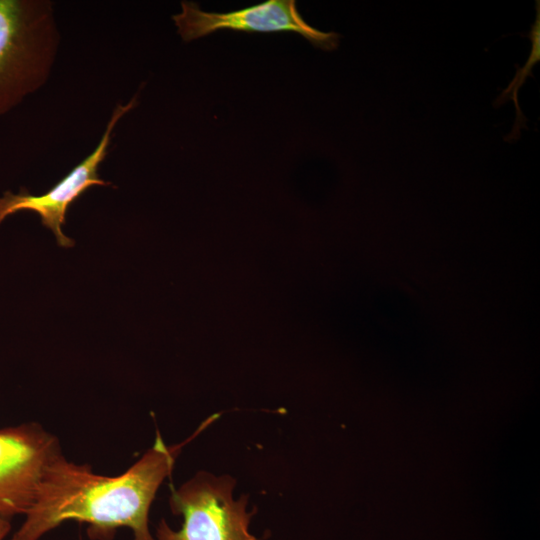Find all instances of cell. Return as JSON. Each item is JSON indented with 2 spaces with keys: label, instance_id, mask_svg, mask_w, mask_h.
<instances>
[{
  "label": "cell",
  "instance_id": "1",
  "mask_svg": "<svg viewBox=\"0 0 540 540\" xmlns=\"http://www.w3.org/2000/svg\"><path fill=\"white\" fill-rule=\"evenodd\" d=\"M219 417L213 414L185 441L166 445L157 430L153 445L125 472L96 474L63 453L46 467L36 498L10 540H39L66 521L88 524L91 540H113L118 528L132 530L133 540H155L149 511L162 482L171 477L182 448Z\"/></svg>",
  "mask_w": 540,
  "mask_h": 540
},
{
  "label": "cell",
  "instance_id": "2",
  "mask_svg": "<svg viewBox=\"0 0 540 540\" xmlns=\"http://www.w3.org/2000/svg\"><path fill=\"white\" fill-rule=\"evenodd\" d=\"M51 0H0V116L45 85L60 46Z\"/></svg>",
  "mask_w": 540,
  "mask_h": 540
},
{
  "label": "cell",
  "instance_id": "3",
  "mask_svg": "<svg viewBox=\"0 0 540 540\" xmlns=\"http://www.w3.org/2000/svg\"><path fill=\"white\" fill-rule=\"evenodd\" d=\"M236 479L200 471L178 489L171 486L169 506L183 517L178 531L164 519L157 526V540H258L248 527L255 510L247 512L248 495L233 499Z\"/></svg>",
  "mask_w": 540,
  "mask_h": 540
},
{
  "label": "cell",
  "instance_id": "4",
  "mask_svg": "<svg viewBox=\"0 0 540 540\" xmlns=\"http://www.w3.org/2000/svg\"><path fill=\"white\" fill-rule=\"evenodd\" d=\"M172 20L185 42L202 38L218 30L244 32H294L324 51L338 48L340 34L323 32L310 26L301 16L295 0H268L241 10L205 12L192 1L181 2V12Z\"/></svg>",
  "mask_w": 540,
  "mask_h": 540
},
{
  "label": "cell",
  "instance_id": "5",
  "mask_svg": "<svg viewBox=\"0 0 540 540\" xmlns=\"http://www.w3.org/2000/svg\"><path fill=\"white\" fill-rule=\"evenodd\" d=\"M62 453L59 439L38 423L0 429V517L25 515L48 464Z\"/></svg>",
  "mask_w": 540,
  "mask_h": 540
},
{
  "label": "cell",
  "instance_id": "6",
  "mask_svg": "<svg viewBox=\"0 0 540 540\" xmlns=\"http://www.w3.org/2000/svg\"><path fill=\"white\" fill-rule=\"evenodd\" d=\"M137 103L138 93L127 103L117 104L93 152L45 194L35 196L25 188L16 194L11 191L4 192L0 197V224L8 216L20 211H33L40 216L42 225L53 232L60 246H73L74 241L62 232L66 212L88 188L94 185H111L110 182L99 177L98 168L108 155L114 128L125 114L136 107Z\"/></svg>",
  "mask_w": 540,
  "mask_h": 540
},
{
  "label": "cell",
  "instance_id": "7",
  "mask_svg": "<svg viewBox=\"0 0 540 540\" xmlns=\"http://www.w3.org/2000/svg\"><path fill=\"white\" fill-rule=\"evenodd\" d=\"M537 1V14L534 24L531 26L528 34L531 40V52L522 68H518L514 78L511 80L506 89H504L495 101V106L498 107L508 100H513L516 108V121L512 132L506 136V141H515L520 137V129L527 128V118L524 117L518 100V91L525 83L528 76H532V68L540 61V5Z\"/></svg>",
  "mask_w": 540,
  "mask_h": 540
},
{
  "label": "cell",
  "instance_id": "8",
  "mask_svg": "<svg viewBox=\"0 0 540 540\" xmlns=\"http://www.w3.org/2000/svg\"><path fill=\"white\" fill-rule=\"evenodd\" d=\"M11 530L10 520L0 517V540H4Z\"/></svg>",
  "mask_w": 540,
  "mask_h": 540
}]
</instances>
